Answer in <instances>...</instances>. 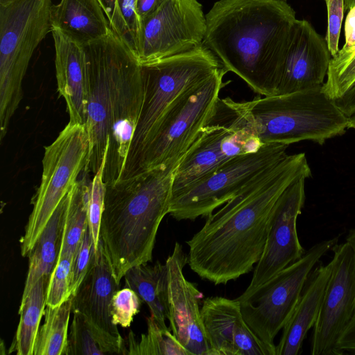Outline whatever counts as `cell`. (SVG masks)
<instances>
[{
    "instance_id": "6",
    "label": "cell",
    "mask_w": 355,
    "mask_h": 355,
    "mask_svg": "<svg viewBox=\"0 0 355 355\" xmlns=\"http://www.w3.org/2000/svg\"><path fill=\"white\" fill-rule=\"evenodd\" d=\"M141 65L143 103L119 180L135 175L144 148L172 102L186 88L224 68L204 44L188 51Z\"/></svg>"
},
{
    "instance_id": "17",
    "label": "cell",
    "mask_w": 355,
    "mask_h": 355,
    "mask_svg": "<svg viewBox=\"0 0 355 355\" xmlns=\"http://www.w3.org/2000/svg\"><path fill=\"white\" fill-rule=\"evenodd\" d=\"M331 58L325 37L306 20L296 19L275 95L322 86Z\"/></svg>"
},
{
    "instance_id": "36",
    "label": "cell",
    "mask_w": 355,
    "mask_h": 355,
    "mask_svg": "<svg viewBox=\"0 0 355 355\" xmlns=\"http://www.w3.org/2000/svg\"><path fill=\"white\" fill-rule=\"evenodd\" d=\"M327 9V29L325 40L332 57L339 51L338 42L343 15L345 0H324Z\"/></svg>"
},
{
    "instance_id": "8",
    "label": "cell",
    "mask_w": 355,
    "mask_h": 355,
    "mask_svg": "<svg viewBox=\"0 0 355 355\" xmlns=\"http://www.w3.org/2000/svg\"><path fill=\"white\" fill-rule=\"evenodd\" d=\"M263 145L245 102L219 97L175 169L172 194L230 159Z\"/></svg>"
},
{
    "instance_id": "4",
    "label": "cell",
    "mask_w": 355,
    "mask_h": 355,
    "mask_svg": "<svg viewBox=\"0 0 355 355\" xmlns=\"http://www.w3.org/2000/svg\"><path fill=\"white\" fill-rule=\"evenodd\" d=\"M182 158L106 185L100 239L118 284L130 268L152 261Z\"/></svg>"
},
{
    "instance_id": "35",
    "label": "cell",
    "mask_w": 355,
    "mask_h": 355,
    "mask_svg": "<svg viewBox=\"0 0 355 355\" xmlns=\"http://www.w3.org/2000/svg\"><path fill=\"white\" fill-rule=\"evenodd\" d=\"M137 2V0H116L124 27V42L136 55L140 32V21L136 11Z\"/></svg>"
},
{
    "instance_id": "25",
    "label": "cell",
    "mask_w": 355,
    "mask_h": 355,
    "mask_svg": "<svg viewBox=\"0 0 355 355\" xmlns=\"http://www.w3.org/2000/svg\"><path fill=\"white\" fill-rule=\"evenodd\" d=\"M49 277H42L21 301L19 322L9 353L33 355L40 324L45 313L46 293Z\"/></svg>"
},
{
    "instance_id": "24",
    "label": "cell",
    "mask_w": 355,
    "mask_h": 355,
    "mask_svg": "<svg viewBox=\"0 0 355 355\" xmlns=\"http://www.w3.org/2000/svg\"><path fill=\"white\" fill-rule=\"evenodd\" d=\"M123 277L125 287L137 293L148 305L150 315L161 327L168 328L166 324L168 318L166 263L157 261L153 266L148 263L137 265L130 268Z\"/></svg>"
},
{
    "instance_id": "43",
    "label": "cell",
    "mask_w": 355,
    "mask_h": 355,
    "mask_svg": "<svg viewBox=\"0 0 355 355\" xmlns=\"http://www.w3.org/2000/svg\"><path fill=\"white\" fill-rule=\"evenodd\" d=\"M347 129H355V110L347 116Z\"/></svg>"
},
{
    "instance_id": "44",
    "label": "cell",
    "mask_w": 355,
    "mask_h": 355,
    "mask_svg": "<svg viewBox=\"0 0 355 355\" xmlns=\"http://www.w3.org/2000/svg\"><path fill=\"white\" fill-rule=\"evenodd\" d=\"M355 6V0H345V10H349Z\"/></svg>"
},
{
    "instance_id": "33",
    "label": "cell",
    "mask_w": 355,
    "mask_h": 355,
    "mask_svg": "<svg viewBox=\"0 0 355 355\" xmlns=\"http://www.w3.org/2000/svg\"><path fill=\"white\" fill-rule=\"evenodd\" d=\"M141 299L132 289L125 287L113 296L111 306L112 322L122 327H129L134 316L139 312Z\"/></svg>"
},
{
    "instance_id": "31",
    "label": "cell",
    "mask_w": 355,
    "mask_h": 355,
    "mask_svg": "<svg viewBox=\"0 0 355 355\" xmlns=\"http://www.w3.org/2000/svg\"><path fill=\"white\" fill-rule=\"evenodd\" d=\"M73 256H58L57 263L51 273L46 293V304L55 307L71 297V270Z\"/></svg>"
},
{
    "instance_id": "3",
    "label": "cell",
    "mask_w": 355,
    "mask_h": 355,
    "mask_svg": "<svg viewBox=\"0 0 355 355\" xmlns=\"http://www.w3.org/2000/svg\"><path fill=\"white\" fill-rule=\"evenodd\" d=\"M206 17L203 44L255 93L275 95L295 12L286 0H219Z\"/></svg>"
},
{
    "instance_id": "30",
    "label": "cell",
    "mask_w": 355,
    "mask_h": 355,
    "mask_svg": "<svg viewBox=\"0 0 355 355\" xmlns=\"http://www.w3.org/2000/svg\"><path fill=\"white\" fill-rule=\"evenodd\" d=\"M327 77L322 89L335 100L355 82V47L347 52L338 51L336 56L331 58Z\"/></svg>"
},
{
    "instance_id": "21",
    "label": "cell",
    "mask_w": 355,
    "mask_h": 355,
    "mask_svg": "<svg viewBox=\"0 0 355 355\" xmlns=\"http://www.w3.org/2000/svg\"><path fill=\"white\" fill-rule=\"evenodd\" d=\"M331 262L311 272L298 302L276 345V355H297L304 338L317 320L331 274Z\"/></svg>"
},
{
    "instance_id": "34",
    "label": "cell",
    "mask_w": 355,
    "mask_h": 355,
    "mask_svg": "<svg viewBox=\"0 0 355 355\" xmlns=\"http://www.w3.org/2000/svg\"><path fill=\"white\" fill-rule=\"evenodd\" d=\"M93 254V240L87 225L72 261L70 284L72 296L76 295L88 272Z\"/></svg>"
},
{
    "instance_id": "1",
    "label": "cell",
    "mask_w": 355,
    "mask_h": 355,
    "mask_svg": "<svg viewBox=\"0 0 355 355\" xmlns=\"http://www.w3.org/2000/svg\"><path fill=\"white\" fill-rule=\"evenodd\" d=\"M311 175L304 153L287 154L261 172L186 242L191 270L215 285L249 273L263 252L277 199L294 180Z\"/></svg>"
},
{
    "instance_id": "38",
    "label": "cell",
    "mask_w": 355,
    "mask_h": 355,
    "mask_svg": "<svg viewBox=\"0 0 355 355\" xmlns=\"http://www.w3.org/2000/svg\"><path fill=\"white\" fill-rule=\"evenodd\" d=\"M339 354L345 352L355 354V313L338 343Z\"/></svg>"
},
{
    "instance_id": "27",
    "label": "cell",
    "mask_w": 355,
    "mask_h": 355,
    "mask_svg": "<svg viewBox=\"0 0 355 355\" xmlns=\"http://www.w3.org/2000/svg\"><path fill=\"white\" fill-rule=\"evenodd\" d=\"M90 181L84 173L68 193L58 256H74L88 225V195Z\"/></svg>"
},
{
    "instance_id": "23",
    "label": "cell",
    "mask_w": 355,
    "mask_h": 355,
    "mask_svg": "<svg viewBox=\"0 0 355 355\" xmlns=\"http://www.w3.org/2000/svg\"><path fill=\"white\" fill-rule=\"evenodd\" d=\"M69 193V192H68ZM68 193L61 200L28 254V270L21 300L42 277H49L58 258Z\"/></svg>"
},
{
    "instance_id": "12",
    "label": "cell",
    "mask_w": 355,
    "mask_h": 355,
    "mask_svg": "<svg viewBox=\"0 0 355 355\" xmlns=\"http://www.w3.org/2000/svg\"><path fill=\"white\" fill-rule=\"evenodd\" d=\"M288 145L263 144L235 156L172 194L169 214L177 220L207 218L261 172L283 159Z\"/></svg>"
},
{
    "instance_id": "42",
    "label": "cell",
    "mask_w": 355,
    "mask_h": 355,
    "mask_svg": "<svg viewBox=\"0 0 355 355\" xmlns=\"http://www.w3.org/2000/svg\"><path fill=\"white\" fill-rule=\"evenodd\" d=\"M346 242H347L355 252V229L350 230L347 238Z\"/></svg>"
},
{
    "instance_id": "40",
    "label": "cell",
    "mask_w": 355,
    "mask_h": 355,
    "mask_svg": "<svg viewBox=\"0 0 355 355\" xmlns=\"http://www.w3.org/2000/svg\"><path fill=\"white\" fill-rule=\"evenodd\" d=\"M334 102L346 116L350 115L355 110V82Z\"/></svg>"
},
{
    "instance_id": "2",
    "label": "cell",
    "mask_w": 355,
    "mask_h": 355,
    "mask_svg": "<svg viewBox=\"0 0 355 355\" xmlns=\"http://www.w3.org/2000/svg\"><path fill=\"white\" fill-rule=\"evenodd\" d=\"M84 47L89 152L83 171L94 177L105 157L103 180L112 184L121 175L143 103L141 65L112 30Z\"/></svg>"
},
{
    "instance_id": "29",
    "label": "cell",
    "mask_w": 355,
    "mask_h": 355,
    "mask_svg": "<svg viewBox=\"0 0 355 355\" xmlns=\"http://www.w3.org/2000/svg\"><path fill=\"white\" fill-rule=\"evenodd\" d=\"M147 332L138 341L132 331L128 336L126 354L191 355L168 328L161 327L153 316L147 318Z\"/></svg>"
},
{
    "instance_id": "32",
    "label": "cell",
    "mask_w": 355,
    "mask_h": 355,
    "mask_svg": "<svg viewBox=\"0 0 355 355\" xmlns=\"http://www.w3.org/2000/svg\"><path fill=\"white\" fill-rule=\"evenodd\" d=\"M105 158L99 171L90 181L88 195V226L92 236L94 253L98 252L100 243V228L104 207L106 184L103 180V166Z\"/></svg>"
},
{
    "instance_id": "13",
    "label": "cell",
    "mask_w": 355,
    "mask_h": 355,
    "mask_svg": "<svg viewBox=\"0 0 355 355\" xmlns=\"http://www.w3.org/2000/svg\"><path fill=\"white\" fill-rule=\"evenodd\" d=\"M206 17L198 0H166L141 21L137 56L146 64L203 44Z\"/></svg>"
},
{
    "instance_id": "5",
    "label": "cell",
    "mask_w": 355,
    "mask_h": 355,
    "mask_svg": "<svg viewBox=\"0 0 355 355\" xmlns=\"http://www.w3.org/2000/svg\"><path fill=\"white\" fill-rule=\"evenodd\" d=\"M245 102L263 144L289 145L305 140L322 144L347 129V116L322 86Z\"/></svg>"
},
{
    "instance_id": "19",
    "label": "cell",
    "mask_w": 355,
    "mask_h": 355,
    "mask_svg": "<svg viewBox=\"0 0 355 355\" xmlns=\"http://www.w3.org/2000/svg\"><path fill=\"white\" fill-rule=\"evenodd\" d=\"M119 286L101 240L98 252L93 254L88 272L73 296L72 311L80 312L99 329L121 338L111 315L112 298Z\"/></svg>"
},
{
    "instance_id": "45",
    "label": "cell",
    "mask_w": 355,
    "mask_h": 355,
    "mask_svg": "<svg viewBox=\"0 0 355 355\" xmlns=\"http://www.w3.org/2000/svg\"><path fill=\"white\" fill-rule=\"evenodd\" d=\"M354 49V48H353ZM350 51V50H349ZM347 52V51H346Z\"/></svg>"
},
{
    "instance_id": "26",
    "label": "cell",
    "mask_w": 355,
    "mask_h": 355,
    "mask_svg": "<svg viewBox=\"0 0 355 355\" xmlns=\"http://www.w3.org/2000/svg\"><path fill=\"white\" fill-rule=\"evenodd\" d=\"M72 312L73 316L69 334L67 355L126 354L122 337H116L99 329L80 312Z\"/></svg>"
},
{
    "instance_id": "15",
    "label": "cell",
    "mask_w": 355,
    "mask_h": 355,
    "mask_svg": "<svg viewBox=\"0 0 355 355\" xmlns=\"http://www.w3.org/2000/svg\"><path fill=\"white\" fill-rule=\"evenodd\" d=\"M306 178L302 176L294 180L275 202L263 252L248 286L236 299L251 294L305 252L297 235V220L305 202Z\"/></svg>"
},
{
    "instance_id": "20",
    "label": "cell",
    "mask_w": 355,
    "mask_h": 355,
    "mask_svg": "<svg viewBox=\"0 0 355 355\" xmlns=\"http://www.w3.org/2000/svg\"><path fill=\"white\" fill-rule=\"evenodd\" d=\"M55 51L58 90L67 104L69 123L85 125L87 67L85 47L59 29L51 31Z\"/></svg>"
},
{
    "instance_id": "37",
    "label": "cell",
    "mask_w": 355,
    "mask_h": 355,
    "mask_svg": "<svg viewBox=\"0 0 355 355\" xmlns=\"http://www.w3.org/2000/svg\"><path fill=\"white\" fill-rule=\"evenodd\" d=\"M109 21L112 30L124 42L125 32L116 0H98Z\"/></svg>"
},
{
    "instance_id": "7",
    "label": "cell",
    "mask_w": 355,
    "mask_h": 355,
    "mask_svg": "<svg viewBox=\"0 0 355 355\" xmlns=\"http://www.w3.org/2000/svg\"><path fill=\"white\" fill-rule=\"evenodd\" d=\"M51 0H0V141L23 97L31 57L51 33Z\"/></svg>"
},
{
    "instance_id": "39",
    "label": "cell",
    "mask_w": 355,
    "mask_h": 355,
    "mask_svg": "<svg viewBox=\"0 0 355 355\" xmlns=\"http://www.w3.org/2000/svg\"><path fill=\"white\" fill-rule=\"evenodd\" d=\"M348 11L345 25V43L339 50L340 52H346L355 47V6Z\"/></svg>"
},
{
    "instance_id": "9",
    "label": "cell",
    "mask_w": 355,
    "mask_h": 355,
    "mask_svg": "<svg viewBox=\"0 0 355 355\" xmlns=\"http://www.w3.org/2000/svg\"><path fill=\"white\" fill-rule=\"evenodd\" d=\"M227 72L224 67L191 85L172 102L144 148L134 175L185 155L225 86Z\"/></svg>"
},
{
    "instance_id": "22",
    "label": "cell",
    "mask_w": 355,
    "mask_h": 355,
    "mask_svg": "<svg viewBox=\"0 0 355 355\" xmlns=\"http://www.w3.org/2000/svg\"><path fill=\"white\" fill-rule=\"evenodd\" d=\"M51 24L83 46L112 31L98 0H60L52 6Z\"/></svg>"
},
{
    "instance_id": "14",
    "label": "cell",
    "mask_w": 355,
    "mask_h": 355,
    "mask_svg": "<svg viewBox=\"0 0 355 355\" xmlns=\"http://www.w3.org/2000/svg\"><path fill=\"white\" fill-rule=\"evenodd\" d=\"M332 250L331 274L313 327L312 355H340L338 343L355 313V252L346 241Z\"/></svg>"
},
{
    "instance_id": "28",
    "label": "cell",
    "mask_w": 355,
    "mask_h": 355,
    "mask_svg": "<svg viewBox=\"0 0 355 355\" xmlns=\"http://www.w3.org/2000/svg\"><path fill=\"white\" fill-rule=\"evenodd\" d=\"M72 306L73 296L55 307L46 306L44 323L40 327L33 355H67Z\"/></svg>"
},
{
    "instance_id": "41",
    "label": "cell",
    "mask_w": 355,
    "mask_h": 355,
    "mask_svg": "<svg viewBox=\"0 0 355 355\" xmlns=\"http://www.w3.org/2000/svg\"><path fill=\"white\" fill-rule=\"evenodd\" d=\"M166 0H137L136 11L140 23L156 12Z\"/></svg>"
},
{
    "instance_id": "18",
    "label": "cell",
    "mask_w": 355,
    "mask_h": 355,
    "mask_svg": "<svg viewBox=\"0 0 355 355\" xmlns=\"http://www.w3.org/2000/svg\"><path fill=\"white\" fill-rule=\"evenodd\" d=\"M201 315L210 355H275L248 325L236 298L207 297Z\"/></svg>"
},
{
    "instance_id": "16",
    "label": "cell",
    "mask_w": 355,
    "mask_h": 355,
    "mask_svg": "<svg viewBox=\"0 0 355 355\" xmlns=\"http://www.w3.org/2000/svg\"><path fill=\"white\" fill-rule=\"evenodd\" d=\"M165 263L170 329L191 355H210L200 308L203 294L184 275L187 256L178 242Z\"/></svg>"
},
{
    "instance_id": "10",
    "label": "cell",
    "mask_w": 355,
    "mask_h": 355,
    "mask_svg": "<svg viewBox=\"0 0 355 355\" xmlns=\"http://www.w3.org/2000/svg\"><path fill=\"white\" fill-rule=\"evenodd\" d=\"M338 237L320 241L297 261L245 298L238 300L243 318L255 335L275 352L274 340L291 318L316 263L338 244Z\"/></svg>"
},
{
    "instance_id": "11",
    "label": "cell",
    "mask_w": 355,
    "mask_h": 355,
    "mask_svg": "<svg viewBox=\"0 0 355 355\" xmlns=\"http://www.w3.org/2000/svg\"><path fill=\"white\" fill-rule=\"evenodd\" d=\"M89 152L85 125L68 123L44 148L42 175L33 198V210L20 239L21 254L27 257L55 209L83 171Z\"/></svg>"
}]
</instances>
